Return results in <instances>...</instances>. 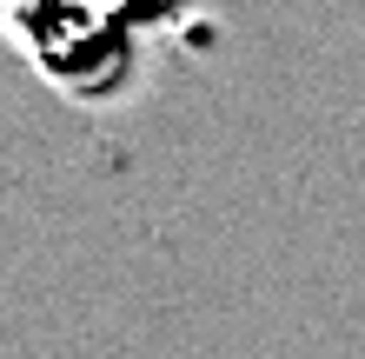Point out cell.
<instances>
[{
    "mask_svg": "<svg viewBox=\"0 0 365 359\" xmlns=\"http://www.w3.org/2000/svg\"><path fill=\"white\" fill-rule=\"evenodd\" d=\"M7 27L67 93H113L133 60V20L113 0H7Z\"/></svg>",
    "mask_w": 365,
    "mask_h": 359,
    "instance_id": "6da1fadb",
    "label": "cell"
}]
</instances>
